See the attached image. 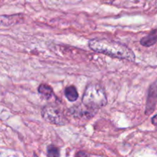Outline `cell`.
Wrapping results in <instances>:
<instances>
[{
	"label": "cell",
	"mask_w": 157,
	"mask_h": 157,
	"mask_svg": "<svg viewBox=\"0 0 157 157\" xmlns=\"http://www.w3.org/2000/svg\"><path fill=\"white\" fill-rule=\"evenodd\" d=\"M157 41V29L153 30L148 35L143 38L140 41V44L146 47H150V46L154 44Z\"/></svg>",
	"instance_id": "obj_6"
},
{
	"label": "cell",
	"mask_w": 157,
	"mask_h": 157,
	"mask_svg": "<svg viewBox=\"0 0 157 157\" xmlns=\"http://www.w3.org/2000/svg\"><path fill=\"white\" fill-rule=\"evenodd\" d=\"M38 90L39 94H41V97H43V98H45V99H49V98H52V96L53 95V90H52V88L49 85H47V84H40V86L38 87Z\"/></svg>",
	"instance_id": "obj_7"
},
{
	"label": "cell",
	"mask_w": 157,
	"mask_h": 157,
	"mask_svg": "<svg viewBox=\"0 0 157 157\" xmlns=\"http://www.w3.org/2000/svg\"><path fill=\"white\" fill-rule=\"evenodd\" d=\"M48 157H60L59 150L57 147L54 145H50L47 148Z\"/></svg>",
	"instance_id": "obj_9"
},
{
	"label": "cell",
	"mask_w": 157,
	"mask_h": 157,
	"mask_svg": "<svg viewBox=\"0 0 157 157\" xmlns=\"http://www.w3.org/2000/svg\"><path fill=\"white\" fill-rule=\"evenodd\" d=\"M41 116L44 121L55 125L63 126L67 124V118L61 109L52 104H48L43 107Z\"/></svg>",
	"instance_id": "obj_3"
},
{
	"label": "cell",
	"mask_w": 157,
	"mask_h": 157,
	"mask_svg": "<svg viewBox=\"0 0 157 157\" xmlns=\"http://www.w3.org/2000/svg\"><path fill=\"white\" fill-rule=\"evenodd\" d=\"M75 157H89V156H88V155L85 153V152L80 151L77 153Z\"/></svg>",
	"instance_id": "obj_10"
},
{
	"label": "cell",
	"mask_w": 157,
	"mask_h": 157,
	"mask_svg": "<svg viewBox=\"0 0 157 157\" xmlns=\"http://www.w3.org/2000/svg\"><path fill=\"white\" fill-rule=\"evenodd\" d=\"M152 123H153V125L157 126V114L152 118Z\"/></svg>",
	"instance_id": "obj_11"
},
{
	"label": "cell",
	"mask_w": 157,
	"mask_h": 157,
	"mask_svg": "<svg viewBox=\"0 0 157 157\" xmlns=\"http://www.w3.org/2000/svg\"><path fill=\"white\" fill-rule=\"evenodd\" d=\"M82 102L85 107L91 110H98L107 104V98L104 87L98 84H88L84 90Z\"/></svg>",
	"instance_id": "obj_2"
},
{
	"label": "cell",
	"mask_w": 157,
	"mask_h": 157,
	"mask_svg": "<svg viewBox=\"0 0 157 157\" xmlns=\"http://www.w3.org/2000/svg\"><path fill=\"white\" fill-rule=\"evenodd\" d=\"M157 101V81L153 83L150 87L146 106V114L150 115L154 110Z\"/></svg>",
	"instance_id": "obj_4"
},
{
	"label": "cell",
	"mask_w": 157,
	"mask_h": 157,
	"mask_svg": "<svg viewBox=\"0 0 157 157\" xmlns=\"http://www.w3.org/2000/svg\"><path fill=\"white\" fill-rule=\"evenodd\" d=\"M91 109L87 108V107H85V109H83L81 106H78V107H72L71 109V114L73 115L74 117H76L82 118L85 117L86 116H87L88 117H90V116H92L91 114Z\"/></svg>",
	"instance_id": "obj_5"
},
{
	"label": "cell",
	"mask_w": 157,
	"mask_h": 157,
	"mask_svg": "<svg viewBox=\"0 0 157 157\" xmlns=\"http://www.w3.org/2000/svg\"><path fill=\"white\" fill-rule=\"evenodd\" d=\"M104 1L107 2V3H112L113 1H114V0H104Z\"/></svg>",
	"instance_id": "obj_12"
},
{
	"label": "cell",
	"mask_w": 157,
	"mask_h": 157,
	"mask_svg": "<svg viewBox=\"0 0 157 157\" xmlns=\"http://www.w3.org/2000/svg\"><path fill=\"white\" fill-rule=\"evenodd\" d=\"M64 94H65L67 99L71 102L76 101L78 98V93L75 86H69V87H66L65 90H64Z\"/></svg>",
	"instance_id": "obj_8"
},
{
	"label": "cell",
	"mask_w": 157,
	"mask_h": 157,
	"mask_svg": "<svg viewBox=\"0 0 157 157\" xmlns=\"http://www.w3.org/2000/svg\"><path fill=\"white\" fill-rule=\"evenodd\" d=\"M88 45L94 52L112 58L127 60L129 61H134L136 59L133 51L127 45L118 41L107 38H94L89 41Z\"/></svg>",
	"instance_id": "obj_1"
}]
</instances>
